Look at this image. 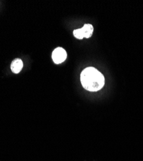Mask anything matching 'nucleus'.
<instances>
[{"mask_svg": "<svg viewBox=\"0 0 143 161\" xmlns=\"http://www.w3.org/2000/svg\"><path fill=\"white\" fill-rule=\"evenodd\" d=\"M104 76L93 67L84 69L81 74V83L83 88L90 92H97L104 85Z\"/></svg>", "mask_w": 143, "mask_h": 161, "instance_id": "1", "label": "nucleus"}, {"mask_svg": "<svg viewBox=\"0 0 143 161\" xmlns=\"http://www.w3.org/2000/svg\"><path fill=\"white\" fill-rule=\"evenodd\" d=\"M23 63L21 60L20 59H16L12 63H11L10 68L12 72L14 74H18L21 72V70L23 68Z\"/></svg>", "mask_w": 143, "mask_h": 161, "instance_id": "4", "label": "nucleus"}, {"mask_svg": "<svg viewBox=\"0 0 143 161\" xmlns=\"http://www.w3.org/2000/svg\"><path fill=\"white\" fill-rule=\"evenodd\" d=\"M67 57V53L63 48L58 47L55 49L52 54L53 61L56 64H60L64 62Z\"/></svg>", "mask_w": 143, "mask_h": 161, "instance_id": "3", "label": "nucleus"}, {"mask_svg": "<svg viewBox=\"0 0 143 161\" xmlns=\"http://www.w3.org/2000/svg\"><path fill=\"white\" fill-rule=\"evenodd\" d=\"M93 32V26L90 24H85L81 29H76L74 30V36L78 39H82L84 37L90 38L92 36Z\"/></svg>", "mask_w": 143, "mask_h": 161, "instance_id": "2", "label": "nucleus"}]
</instances>
